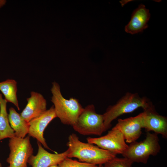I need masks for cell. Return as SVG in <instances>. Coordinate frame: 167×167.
<instances>
[{
    "label": "cell",
    "mask_w": 167,
    "mask_h": 167,
    "mask_svg": "<svg viewBox=\"0 0 167 167\" xmlns=\"http://www.w3.org/2000/svg\"><path fill=\"white\" fill-rule=\"evenodd\" d=\"M66 145L67 157L76 158L82 162L103 165L116 157V155L96 145L80 141L74 133L69 135Z\"/></svg>",
    "instance_id": "1"
},
{
    "label": "cell",
    "mask_w": 167,
    "mask_h": 167,
    "mask_svg": "<svg viewBox=\"0 0 167 167\" xmlns=\"http://www.w3.org/2000/svg\"><path fill=\"white\" fill-rule=\"evenodd\" d=\"M51 101L57 116L63 124L73 126L76 123L84 108L76 98L67 99L63 97L60 86L56 82L52 83Z\"/></svg>",
    "instance_id": "2"
},
{
    "label": "cell",
    "mask_w": 167,
    "mask_h": 167,
    "mask_svg": "<svg viewBox=\"0 0 167 167\" xmlns=\"http://www.w3.org/2000/svg\"><path fill=\"white\" fill-rule=\"evenodd\" d=\"M152 104L148 99L141 97L137 93H126L115 104L109 106L103 114L106 130L110 127L112 122L120 115L132 112L139 108L144 109Z\"/></svg>",
    "instance_id": "3"
},
{
    "label": "cell",
    "mask_w": 167,
    "mask_h": 167,
    "mask_svg": "<svg viewBox=\"0 0 167 167\" xmlns=\"http://www.w3.org/2000/svg\"><path fill=\"white\" fill-rule=\"evenodd\" d=\"M158 135L147 132L145 138L139 142L130 143L122 154L133 163L146 164L149 156H156L161 149Z\"/></svg>",
    "instance_id": "4"
},
{
    "label": "cell",
    "mask_w": 167,
    "mask_h": 167,
    "mask_svg": "<svg viewBox=\"0 0 167 167\" xmlns=\"http://www.w3.org/2000/svg\"><path fill=\"white\" fill-rule=\"evenodd\" d=\"M75 131L83 135H101L106 131L103 114L96 113L93 105L84 108L75 124L73 126Z\"/></svg>",
    "instance_id": "5"
},
{
    "label": "cell",
    "mask_w": 167,
    "mask_h": 167,
    "mask_svg": "<svg viewBox=\"0 0 167 167\" xmlns=\"http://www.w3.org/2000/svg\"><path fill=\"white\" fill-rule=\"evenodd\" d=\"M10 153L6 160L10 167H27L29 157L33 153L30 136L19 138L15 136L9 140Z\"/></svg>",
    "instance_id": "6"
},
{
    "label": "cell",
    "mask_w": 167,
    "mask_h": 167,
    "mask_svg": "<svg viewBox=\"0 0 167 167\" xmlns=\"http://www.w3.org/2000/svg\"><path fill=\"white\" fill-rule=\"evenodd\" d=\"M86 139L88 143L116 155L122 154L128 146L122 133L113 128L105 135L98 138L88 137Z\"/></svg>",
    "instance_id": "7"
},
{
    "label": "cell",
    "mask_w": 167,
    "mask_h": 167,
    "mask_svg": "<svg viewBox=\"0 0 167 167\" xmlns=\"http://www.w3.org/2000/svg\"><path fill=\"white\" fill-rule=\"evenodd\" d=\"M56 118L57 116L54 106H52L28 122V135L36 139L45 148L51 150L44 137V133L48 125Z\"/></svg>",
    "instance_id": "8"
},
{
    "label": "cell",
    "mask_w": 167,
    "mask_h": 167,
    "mask_svg": "<svg viewBox=\"0 0 167 167\" xmlns=\"http://www.w3.org/2000/svg\"><path fill=\"white\" fill-rule=\"evenodd\" d=\"M142 117L143 128L147 132L152 131L157 135L167 138V118L160 115L156 111L152 103L143 109Z\"/></svg>",
    "instance_id": "9"
},
{
    "label": "cell",
    "mask_w": 167,
    "mask_h": 167,
    "mask_svg": "<svg viewBox=\"0 0 167 167\" xmlns=\"http://www.w3.org/2000/svg\"><path fill=\"white\" fill-rule=\"evenodd\" d=\"M142 112L135 117L118 119L113 128L122 133L126 143H131L136 141L142 134Z\"/></svg>",
    "instance_id": "10"
},
{
    "label": "cell",
    "mask_w": 167,
    "mask_h": 167,
    "mask_svg": "<svg viewBox=\"0 0 167 167\" xmlns=\"http://www.w3.org/2000/svg\"><path fill=\"white\" fill-rule=\"evenodd\" d=\"M38 151L37 154L32 155L29 158L28 163L32 167H49L58 165L67 157L68 151L60 153H50L46 150L41 144L37 141Z\"/></svg>",
    "instance_id": "11"
},
{
    "label": "cell",
    "mask_w": 167,
    "mask_h": 167,
    "mask_svg": "<svg viewBox=\"0 0 167 167\" xmlns=\"http://www.w3.org/2000/svg\"><path fill=\"white\" fill-rule=\"evenodd\" d=\"M27 101V103L20 115L28 122L47 110L46 101L39 93L32 91Z\"/></svg>",
    "instance_id": "12"
},
{
    "label": "cell",
    "mask_w": 167,
    "mask_h": 167,
    "mask_svg": "<svg viewBox=\"0 0 167 167\" xmlns=\"http://www.w3.org/2000/svg\"><path fill=\"white\" fill-rule=\"evenodd\" d=\"M150 14L149 10L142 4L133 12L131 20L125 28V32L131 34L143 32L148 27Z\"/></svg>",
    "instance_id": "13"
},
{
    "label": "cell",
    "mask_w": 167,
    "mask_h": 167,
    "mask_svg": "<svg viewBox=\"0 0 167 167\" xmlns=\"http://www.w3.org/2000/svg\"><path fill=\"white\" fill-rule=\"evenodd\" d=\"M8 118L10 126L14 130L15 136L24 138L28 134V122L24 119L13 107L9 109Z\"/></svg>",
    "instance_id": "14"
},
{
    "label": "cell",
    "mask_w": 167,
    "mask_h": 167,
    "mask_svg": "<svg viewBox=\"0 0 167 167\" xmlns=\"http://www.w3.org/2000/svg\"><path fill=\"white\" fill-rule=\"evenodd\" d=\"M7 101L0 93V141L15 136V132L10 124L7 111Z\"/></svg>",
    "instance_id": "15"
},
{
    "label": "cell",
    "mask_w": 167,
    "mask_h": 167,
    "mask_svg": "<svg viewBox=\"0 0 167 167\" xmlns=\"http://www.w3.org/2000/svg\"><path fill=\"white\" fill-rule=\"evenodd\" d=\"M0 91L7 101L13 104L20 110L17 97V82L14 79H8L0 82Z\"/></svg>",
    "instance_id": "16"
},
{
    "label": "cell",
    "mask_w": 167,
    "mask_h": 167,
    "mask_svg": "<svg viewBox=\"0 0 167 167\" xmlns=\"http://www.w3.org/2000/svg\"><path fill=\"white\" fill-rule=\"evenodd\" d=\"M133 163L127 158L116 157L105 163L103 166L104 167H132Z\"/></svg>",
    "instance_id": "17"
},
{
    "label": "cell",
    "mask_w": 167,
    "mask_h": 167,
    "mask_svg": "<svg viewBox=\"0 0 167 167\" xmlns=\"http://www.w3.org/2000/svg\"><path fill=\"white\" fill-rule=\"evenodd\" d=\"M58 167H97L96 165L73 160L67 157L58 165Z\"/></svg>",
    "instance_id": "18"
},
{
    "label": "cell",
    "mask_w": 167,
    "mask_h": 167,
    "mask_svg": "<svg viewBox=\"0 0 167 167\" xmlns=\"http://www.w3.org/2000/svg\"><path fill=\"white\" fill-rule=\"evenodd\" d=\"M5 1L0 0V8L5 4Z\"/></svg>",
    "instance_id": "19"
},
{
    "label": "cell",
    "mask_w": 167,
    "mask_h": 167,
    "mask_svg": "<svg viewBox=\"0 0 167 167\" xmlns=\"http://www.w3.org/2000/svg\"><path fill=\"white\" fill-rule=\"evenodd\" d=\"M49 167H58V165H54L50 166Z\"/></svg>",
    "instance_id": "20"
},
{
    "label": "cell",
    "mask_w": 167,
    "mask_h": 167,
    "mask_svg": "<svg viewBox=\"0 0 167 167\" xmlns=\"http://www.w3.org/2000/svg\"><path fill=\"white\" fill-rule=\"evenodd\" d=\"M97 167H104V166L103 165H99Z\"/></svg>",
    "instance_id": "21"
},
{
    "label": "cell",
    "mask_w": 167,
    "mask_h": 167,
    "mask_svg": "<svg viewBox=\"0 0 167 167\" xmlns=\"http://www.w3.org/2000/svg\"><path fill=\"white\" fill-rule=\"evenodd\" d=\"M0 167H2V164L0 162Z\"/></svg>",
    "instance_id": "22"
},
{
    "label": "cell",
    "mask_w": 167,
    "mask_h": 167,
    "mask_svg": "<svg viewBox=\"0 0 167 167\" xmlns=\"http://www.w3.org/2000/svg\"><path fill=\"white\" fill-rule=\"evenodd\" d=\"M10 167L9 166H8V167Z\"/></svg>",
    "instance_id": "23"
}]
</instances>
